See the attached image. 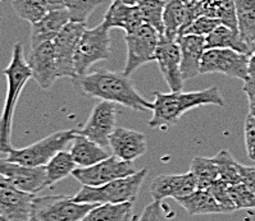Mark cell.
Returning a JSON list of instances; mask_svg holds the SVG:
<instances>
[{
	"label": "cell",
	"mask_w": 255,
	"mask_h": 221,
	"mask_svg": "<svg viewBox=\"0 0 255 221\" xmlns=\"http://www.w3.org/2000/svg\"><path fill=\"white\" fill-rule=\"evenodd\" d=\"M85 95L122 105L135 111L153 110L154 104L144 99L125 73L96 69L75 79Z\"/></svg>",
	"instance_id": "cell-1"
},
{
	"label": "cell",
	"mask_w": 255,
	"mask_h": 221,
	"mask_svg": "<svg viewBox=\"0 0 255 221\" xmlns=\"http://www.w3.org/2000/svg\"><path fill=\"white\" fill-rule=\"evenodd\" d=\"M154 108L151 110L153 115L149 120V127L153 129L167 131L171 127L176 126L183 114L192 109L205 105H217L226 106V100L221 93L218 87L212 86L207 90L191 91V92L164 93L160 91L154 92Z\"/></svg>",
	"instance_id": "cell-2"
},
{
	"label": "cell",
	"mask_w": 255,
	"mask_h": 221,
	"mask_svg": "<svg viewBox=\"0 0 255 221\" xmlns=\"http://www.w3.org/2000/svg\"><path fill=\"white\" fill-rule=\"evenodd\" d=\"M3 74L6 78V95L0 115V153L8 155L13 149L12 129L15 106L24 86L32 78V72L28 67L27 59L24 58L23 45L21 42H17L13 46L12 59L9 66L3 71Z\"/></svg>",
	"instance_id": "cell-3"
},
{
	"label": "cell",
	"mask_w": 255,
	"mask_h": 221,
	"mask_svg": "<svg viewBox=\"0 0 255 221\" xmlns=\"http://www.w3.org/2000/svg\"><path fill=\"white\" fill-rule=\"evenodd\" d=\"M147 169H141L132 175L116 179L100 187H82L73 196L80 203L105 205V203H135L141 191L142 183L146 178Z\"/></svg>",
	"instance_id": "cell-4"
},
{
	"label": "cell",
	"mask_w": 255,
	"mask_h": 221,
	"mask_svg": "<svg viewBox=\"0 0 255 221\" xmlns=\"http://www.w3.org/2000/svg\"><path fill=\"white\" fill-rule=\"evenodd\" d=\"M98 205L76 202L69 196H44L32 201L30 221H82Z\"/></svg>",
	"instance_id": "cell-5"
},
{
	"label": "cell",
	"mask_w": 255,
	"mask_h": 221,
	"mask_svg": "<svg viewBox=\"0 0 255 221\" xmlns=\"http://www.w3.org/2000/svg\"><path fill=\"white\" fill-rule=\"evenodd\" d=\"M76 135V129L55 132L24 148H13L6 158L28 166H45L58 152L63 151L75 140Z\"/></svg>",
	"instance_id": "cell-6"
},
{
	"label": "cell",
	"mask_w": 255,
	"mask_h": 221,
	"mask_svg": "<svg viewBox=\"0 0 255 221\" xmlns=\"http://www.w3.org/2000/svg\"><path fill=\"white\" fill-rule=\"evenodd\" d=\"M111 54V30L103 22L95 28H86L78 42L75 54L77 77L89 73L94 64L107 60Z\"/></svg>",
	"instance_id": "cell-7"
},
{
	"label": "cell",
	"mask_w": 255,
	"mask_h": 221,
	"mask_svg": "<svg viewBox=\"0 0 255 221\" xmlns=\"http://www.w3.org/2000/svg\"><path fill=\"white\" fill-rule=\"evenodd\" d=\"M162 39V35L147 24H142L133 32L126 33L127 60L123 73L129 77L145 64L155 62V51Z\"/></svg>",
	"instance_id": "cell-8"
},
{
	"label": "cell",
	"mask_w": 255,
	"mask_h": 221,
	"mask_svg": "<svg viewBox=\"0 0 255 221\" xmlns=\"http://www.w3.org/2000/svg\"><path fill=\"white\" fill-rule=\"evenodd\" d=\"M249 55L231 50V49H208L205 50L200 64V74H221L239 79H248Z\"/></svg>",
	"instance_id": "cell-9"
},
{
	"label": "cell",
	"mask_w": 255,
	"mask_h": 221,
	"mask_svg": "<svg viewBox=\"0 0 255 221\" xmlns=\"http://www.w3.org/2000/svg\"><path fill=\"white\" fill-rule=\"evenodd\" d=\"M135 173L132 162L123 161L113 155L93 166L77 167L72 175L76 180L81 183L82 187H100Z\"/></svg>",
	"instance_id": "cell-10"
},
{
	"label": "cell",
	"mask_w": 255,
	"mask_h": 221,
	"mask_svg": "<svg viewBox=\"0 0 255 221\" xmlns=\"http://www.w3.org/2000/svg\"><path fill=\"white\" fill-rule=\"evenodd\" d=\"M85 30H86V23L71 21L64 26L63 30L60 31L59 35L53 41L59 78L68 77L72 78L73 81L77 78L75 68V54Z\"/></svg>",
	"instance_id": "cell-11"
},
{
	"label": "cell",
	"mask_w": 255,
	"mask_h": 221,
	"mask_svg": "<svg viewBox=\"0 0 255 221\" xmlns=\"http://www.w3.org/2000/svg\"><path fill=\"white\" fill-rule=\"evenodd\" d=\"M33 198L0 174V221H30Z\"/></svg>",
	"instance_id": "cell-12"
},
{
	"label": "cell",
	"mask_w": 255,
	"mask_h": 221,
	"mask_svg": "<svg viewBox=\"0 0 255 221\" xmlns=\"http://www.w3.org/2000/svg\"><path fill=\"white\" fill-rule=\"evenodd\" d=\"M116 117H117L116 104L100 100L94 106L84 128L77 132L100 146L109 147V140L116 129Z\"/></svg>",
	"instance_id": "cell-13"
},
{
	"label": "cell",
	"mask_w": 255,
	"mask_h": 221,
	"mask_svg": "<svg viewBox=\"0 0 255 221\" xmlns=\"http://www.w3.org/2000/svg\"><path fill=\"white\" fill-rule=\"evenodd\" d=\"M0 174L17 188L27 193L36 194L48 188L45 166H28L10 161L8 158H0Z\"/></svg>",
	"instance_id": "cell-14"
},
{
	"label": "cell",
	"mask_w": 255,
	"mask_h": 221,
	"mask_svg": "<svg viewBox=\"0 0 255 221\" xmlns=\"http://www.w3.org/2000/svg\"><path fill=\"white\" fill-rule=\"evenodd\" d=\"M27 63L32 72V78L41 90H49L59 78L53 42H44L31 48Z\"/></svg>",
	"instance_id": "cell-15"
},
{
	"label": "cell",
	"mask_w": 255,
	"mask_h": 221,
	"mask_svg": "<svg viewBox=\"0 0 255 221\" xmlns=\"http://www.w3.org/2000/svg\"><path fill=\"white\" fill-rule=\"evenodd\" d=\"M155 62L171 92L182 91L185 81L181 73V48L178 41L163 37L156 48Z\"/></svg>",
	"instance_id": "cell-16"
},
{
	"label": "cell",
	"mask_w": 255,
	"mask_h": 221,
	"mask_svg": "<svg viewBox=\"0 0 255 221\" xmlns=\"http://www.w3.org/2000/svg\"><path fill=\"white\" fill-rule=\"evenodd\" d=\"M198 189L196 180L191 171L185 174H162L154 178L150 184V194L153 201H163L165 198L185 197Z\"/></svg>",
	"instance_id": "cell-17"
},
{
	"label": "cell",
	"mask_w": 255,
	"mask_h": 221,
	"mask_svg": "<svg viewBox=\"0 0 255 221\" xmlns=\"http://www.w3.org/2000/svg\"><path fill=\"white\" fill-rule=\"evenodd\" d=\"M109 147L116 157L132 162L146 152V136L133 129L116 128L109 140Z\"/></svg>",
	"instance_id": "cell-18"
},
{
	"label": "cell",
	"mask_w": 255,
	"mask_h": 221,
	"mask_svg": "<svg viewBox=\"0 0 255 221\" xmlns=\"http://www.w3.org/2000/svg\"><path fill=\"white\" fill-rule=\"evenodd\" d=\"M181 48V73L183 81L200 74V64L205 50V37L187 35L177 39Z\"/></svg>",
	"instance_id": "cell-19"
},
{
	"label": "cell",
	"mask_w": 255,
	"mask_h": 221,
	"mask_svg": "<svg viewBox=\"0 0 255 221\" xmlns=\"http://www.w3.org/2000/svg\"><path fill=\"white\" fill-rule=\"evenodd\" d=\"M103 23L112 28H122L126 33H131L141 27L144 23L138 5H129L122 0H114L104 15Z\"/></svg>",
	"instance_id": "cell-20"
},
{
	"label": "cell",
	"mask_w": 255,
	"mask_h": 221,
	"mask_svg": "<svg viewBox=\"0 0 255 221\" xmlns=\"http://www.w3.org/2000/svg\"><path fill=\"white\" fill-rule=\"evenodd\" d=\"M68 22H71V18L66 9L50 10L44 18L31 24V48L44 42L54 41L55 37Z\"/></svg>",
	"instance_id": "cell-21"
},
{
	"label": "cell",
	"mask_w": 255,
	"mask_h": 221,
	"mask_svg": "<svg viewBox=\"0 0 255 221\" xmlns=\"http://www.w3.org/2000/svg\"><path fill=\"white\" fill-rule=\"evenodd\" d=\"M69 152L78 167L93 166V165L109 157L104 147L91 141L90 138L80 135L78 132L75 140L72 141Z\"/></svg>",
	"instance_id": "cell-22"
},
{
	"label": "cell",
	"mask_w": 255,
	"mask_h": 221,
	"mask_svg": "<svg viewBox=\"0 0 255 221\" xmlns=\"http://www.w3.org/2000/svg\"><path fill=\"white\" fill-rule=\"evenodd\" d=\"M181 207L186 210L187 214L194 215H216L226 214L209 189H196L185 197L176 200Z\"/></svg>",
	"instance_id": "cell-23"
},
{
	"label": "cell",
	"mask_w": 255,
	"mask_h": 221,
	"mask_svg": "<svg viewBox=\"0 0 255 221\" xmlns=\"http://www.w3.org/2000/svg\"><path fill=\"white\" fill-rule=\"evenodd\" d=\"M205 48L208 49H231L243 54L250 55V46L241 39L239 31L221 24L213 32L205 37Z\"/></svg>",
	"instance_id": "cell-24"
},
{
	"label": "cell",
	"mask_w": 255,
	"mask_h": 221,
	"mask_svg": "<svg viewBox=\"0 0 255 221\" xmlns=\"http://www.w3.org/2000/svg\"><path fill=\"white\" fill-rule=\"evenodd\" d=\"M189 19V9L182 0H164V12H163V23H164V36L168 40L177 41L181 30Z\"/></svg>",
	"instance_id": "cell-25"
},
{
	"label": "cell",
	"mask_w": 255,
	"mask_h": 221,
	"mask_svg": "<svg viewBox=\"0 0 255 221\" xmlns=\"http://www.w3.org/2000/svg\"><path fill=\"white\" fill-rule=\"evenodd\" d=\"M133 203H105L94 207L82 221H132Z\"/></svg>",
	"instance_id": "cell-26"
},
{
	"label": "cell",
	"mask_w": 255,
	"mask_h": 221,
	"mask_svg": "<svg viewBox=\"0 0 255 221\" xmlns=\"http://www.w3.org/2000/svg\"><path fill=\"white\" fill-rule=\"evenodd\" d=\"M237 13V31L241 39L253 48L255 42V0H234Z\"/></svg>",
	"instance_id": "cell-27"
},
{
	"label": "cell",
	"mask_w": 255,
	"mask_h": 221,
	"mask_svg": "<svg viewBox=\"0 0 255 221\" xmlns=\"http://www.w3.org/2000/svg\"><path fill=\"white\" fill-rule=\"evenodd\" d=\"M77 164L73 160L72 155L68 151H60L50 161L45 165L46 169V184L48 187H53L59 180L64 179L67 176L72 175L73 171L77 169Z\"/></svg>",
	"instance_id": "cell-28"
},
{
	"label": "cell",
	"mask_w": 255,
	"mask_h": 221,
	"mask_svg": "<svg viewBox=\"0 0 255 221\" xmlns=\"http://www.w3.org/2000/svg\"><path fill=\"white\" fill-rule=\"evenodd\" d=\"M190 171L195 178L198 189H209L210 185L219 179L218 167L212 157H195L191 162Z\"/></svg>",
	"instance_id": "cell-29"
},
{
	"label": "cell",
	"mask_w": 255,
	"mask_h": 221,
	"mask_svg": "<svg viewBox=\"0 0 255 221\" xmlns=\"http://www.w3.org/2000/svg\"><path fill=\"white\" fill-rule=\"evenodd\" d=\"M213 161L218 167L219 179L228 184H239L243 183V175H241V164L237 162L232 157L231 152L228 149H221L216 156H213Z\"/></svg>",
	"instance_id": "cell-30"
},
{
	"label": "cell",
	"mask_w": 255,
	"mask_h": 221,
	"mask_svg": "<svg viewBox=\"0 0 255 221\" xmlns=\"http://www.w3.org/2000/svg\"><path fill=\"white\" fill-rule=\"evenodd\" d=\"M12 6L19 18L31 24L39 22L50 12L46 0H12Z\"/></svg>",
	"instance_id": "cell-31"
},
{
	"label": "cell",
	"mask_w": 255,
	"mask_h": 221,
	"mask_svg": "<svg viewBox=\"0 0 255 221\" xmlns=\"http://www.w3.org/2000/svg\"><path fill=\"white\" fill-rule=\"evenodd\" d=\"M137 5L141 12L144 23L153 27L162 36H164V23H163L164 0H142Z\"/></svg>",
	"instance_id": "cell-32"
},
{
	"label": "cell",
	"mask_w": 255,
	"mask_h": 221,
	"mask_svg": "<svg viewBox=\"0 0 255 221\" xmlns=\"http://www.w3.org/2000/svg\"><path fill=\"white\" fill-rule=\"evenodd\" d=\"M103 0H66V10L72 22L86 23Z\"/></svg>",
	"instance_id": "cell-33"
},
{
	"label": "cell",
	"mask_w": 255,
	"mask_h": 221,
	"mask_svg": "<svg viewBox=\"0 0 255 221\" xmlns=\"http://www.w3.org/2000/svg\"><path fill=\"white\" fill-rule=\"evenodd\" d=\"M221 22L216 18H210V17H199L194 21L189 22L187 24L183 26L181 30L180 36H187V35H195V36L207 37L210 32H213L218 26H221Z\"/></svg>",
	"instance_id": "cell-34"
},
{
	"label": "cell",
	"mask_w": 255,
	"mask_h": 221,
	"mask_svg": "<svg viewBox=\"0 0 255 221\" xmlns=\"http://www.w3.org/2000/svg\"><path fill=\"white\" fill-rule=\"evenodd\" d=\"M230 193L236 210L255 209V194L244 183L230 184Z\"/></svg>",
	"instance_id": "cell-35"
},
{
	"label": "cell",
	"mask_w": 255,
	"mask_h": 221,
	"mask_svg": "<svg viewBox=\"0 0 255 221\" xmlns=\"http://www.w3.org/2000/svg\"><path fill=\"white\" fill-rule=\"evenodd\" d=\"M210 193L213 194L217 202L221 205L226 214L228 212L236 211V206H235L234 201H232L231 193H230V184L223 182L222 179H218L209 187Z\"/></svg>",
	"instance_id": "cell-36"
},
{
	"label": "cell",
	"mask_w": 255,
	"mask_h": 221,
	"mask_svg": "<svg viewBox=\"0 0 255 221\" xmlns=\"http://www.w3.org/2000/svg\"><path fill=\"white\" fill-rule=\"evenodd\" d=\"M138 221H168L162 201H153L149 203L142 211Z\"/></svg>",
	"instance_id": "cell-37"
},
{
	"label": "cell",
	"mask_w": 255,
	"mask_h": 221,
	"mask_svg": "<svg viewBox=\"0 0 255 221\" xmlns=\"http://www.w3.org/2000/svg\"><path fill=\"white\" fill-rule=\"evenodd\" d=\"M245 147L250 160L255 161V118L250 114L245 122Z\"/></svg>",
	"instance_id": "cell-38"
},
{
	"label": "cell",
	"mask_w": 255,
	"mask_h": 221,
	"mask_svg": "<svg viewBox=\"0 0 255 221\" xmlns=\"http://www.w3.org/2000/svg\"><path fill=\"white\" fill-rule=\"evenodd\" d=\"M243 91L249 99L250 106H255V77H249L244 81Z\"/></svg>",
	"instance_id": "cell-39"
},
{
	"label": "cell",
	"mask_w": 255,
	"mask_h": 221,
	"mask_svg": "<svg viewBox=\"0 0 255 221\" xmlns=\"http://www.w3.org/2000/svg\"><path fill=\"white\" fill-rule=\"evenodd\" d=\"M49 10H62L66 9V0H46Z\"/></svg>",
	"instance_id": "cell-40"
},
{
	"label": "cell",
	"mask_w": 255,
	"mask_h": 221,
	"mask_svg": "<svg viewBox=\"0 0 255 221\" xmlns=\"http://www.w3.org/2000/svg\"><path fill=\"white\" fill-rule=\"evenodd\" d=\"M248 73L249 77H255V50L249 55V63H248Z\"/></svg>",
	"instance_id": "cell-41"
},
{
	"label": "cell",
	"mask_w": 255,
	"mask_h": 221,
	"mask_svg": "<svg viewBox=\"0 0 255 221\" xmlns=\"http://www.w3.org/2000/svg\"><path fill=\"white\" fill-rule=\"evenodd\" d=\"M123 3L126 4H129V5H137V4H140L142 1V0H122Z\"/></svg>",
	"instance_id": "cell-42"
},
{
	"label": "cell",
	"mask_w": 255,
	"mask_h": 221,
	"mask_svg": "<svg viewBox=\"0 0 255 221\" xmlns=\"http://www.w3.org/2000/svg\"><path fill=\"white\" fill-rule=\"evenodd\" d=\"M183 3L186 4L187 6L189 5H191V4H194V3H196V1H198V0H182Z\"/></svg>",
	"instance_id": "cell-43"
},
{
	"label": "cell",
	"mask_w": 255,
	"mask_h": 221,
	"mask_svg": "<svg viewBox=\"0 0 255 221\" xmlns=\"http://www.w3.org/2000/svg\"><path fill=\"white\" fill-rule=\"evenodd\" d=\"M255 50V42H254V44H253V48H252V53H253V51H254Z\"/></svg>",
	"instance_id": "cell-44"
},
{
	"label": "cell",
	"mask_w": 255,
	"mask_h": 221,
	"mask_svg": "<svg viewBox=\"0 0 255 221\" xmlns=\"http://www.w3.org/2000/svg\"><path fill=\"white\" fill-rule=\"evenodd\" d=\"M112 1H114V0H112Z\"/></svg>",
	"instance_id": "cell-45"
},
{
	"label": "cell",
	"mask_w": 255,
	"mask_h": 221,
	"mask_svg": "<svg viewBox=\"0 0 255 221\" xmlns=\"http://www.w3.org/2000/svg\"><path fill=\"white\" fill-rule=\"evenodd\" d=\"M0 1H1V0H0Z\"/></svg>",
	"instance_id": "cell-46"
}]
</instances>
